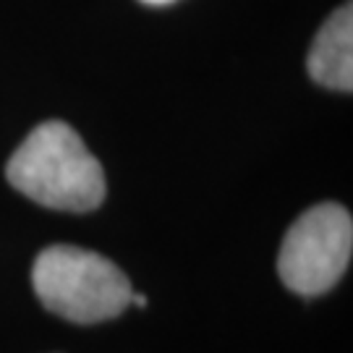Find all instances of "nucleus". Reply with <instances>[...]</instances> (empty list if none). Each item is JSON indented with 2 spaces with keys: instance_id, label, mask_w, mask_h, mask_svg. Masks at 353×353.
<instances>
[{
  "instance_id": "obj_1",
  "label": "nucleus",
  "mask_w": 353,
  "mask_h": 353,
  "mask_svg": "<svg viewBox=\"0 0 353 353\" xmlns=\"http://www.w3.org/2000/svg\"><path fill=\"white\" fill-rule=\"evenodd\" d=\"M6 178L32 202L61 212H92L105 199V170L63 121L39 123L6 165Z\"/></svg>"
},
{
  "instance_id": "obj_2",
  "label": "nucleus",
  "mask_w": 353,
  "mask_h": 353,
  "mask_svg": "<svg viewBox=\"0 0 353 353\" xmlns=\"http://www.w3.org/2000/svg\"><path fill=\"white\" fill-rule=\"evenodd\" d=\"M42 306L76 325H97L131 306V280L108 256L68 243L48 246L32 267Z\"/></svg>"
},
{
  "instance_id": "obj_3",
  "label": "nucleus",
  "mask_w": 353,
  "mask_h": 353,
  "mask_svg": "<svg viewBox=\"0 0 353 353\" xmlns=\"http://www.w3.org/2000/svg\"><path fill=\"white\" fill-rule=\"evenodd\" d=\"M353 252L351 212L322 202L288 228L278 254V275L299 296H319L348 270Z\"/></svg>"
},
{
  "instance_id": "obj_4",
  "label": "nucleus",
  "mask_w": 353,
  "mask_h": 353,
  "mask_svg": "<svg viewBox=\"0 0 353 353\" xmlns=\"http://www.w3.org/2000/svg\"><path fill=\"white\" fill-rule=\"evenodd\" d=\"M309 76L316 84L338 92L353 89V8L341 6L316 32L306 58Z\"/></svg>"
},
{
  "instance_id": "obj_5",
  "label": "nucleus",
  "mask_w": 353,
  "mask_h": 353,
  "mask_svg": "<svg viewBox=\"0 0 353 353\" xmlns=\"http://www.w3.org/2000/svg\"><path fill=\"white\" fill-rule=\"evenodd\" d=\"M131 303H137L139 309H147V296H144V293H134V296H131Z\"/></svg>"
},
{
  "instance_id": "obj_6",
  "label": "nucleus",
  "mask_w": 353,
  "mask_h": 353,
  "mask_svg": "<svg viewBox=\"0 0 353 353\" xmlns=\"http://www.w3.org/2000/svg\"><path fill=\"white\" fill-rule=\"evenodd\" d=\"M141 3H147V6H168V3H173V0H141Z\"/></svg>"
}]
</instances>
